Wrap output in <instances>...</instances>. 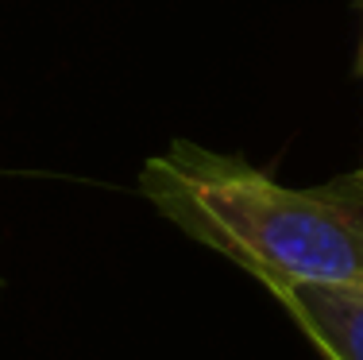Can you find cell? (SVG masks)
I'll return each instance as SVG.
<instances>
[{
  "mask_svg": "<svg viewBox=\"0 0 363 360\" xmlns=\"http://www.w3.org/2000/svg\"><path fill=\"white\" fill-rule=\"evenodd\" d=\"M151 205L263 287H363V167L286 186L240 159L174 143L143 167Z\"/></svg>",
  "mask_w": 363,
  "mask_h": 360,
  "instance_id": "cell-1",
  "label": "cell"
},
{
  "mask_svg": "<svg viewBox=\"0 0 363 360\" xmlns=\"http://www.w3.org/2000/svg\"><path fill=\"white\" fill-rule=\"evenodd\" d=\"M271 295L325 360H363V287L282 283Z\"/></svg>",
  "mask_w": 363,
  "mask_h": 360,
  "instance_id": "cell-2",
  "label": "cell"
}]
</instances>
